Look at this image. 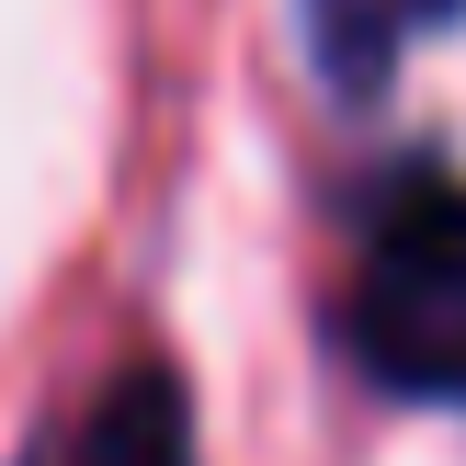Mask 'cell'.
Masks as SVG:
<instances>
[{
    "label": "cell",
    "instance_id": "cell-1",
    "mask_svg": "<svg viewBox=\"0 0 466 466\" xmlns=\"http://www.w3.org/2000/svg\"><path fill=\"white\" fill-rule=\"evenodd\" d=\"M353 364L410 399H466V182H399L364 228L353 296H341Z\"/></svg>",
    "mask_w": 466,
    "mask_h": 466
},
{
    "label": "cell",
    "instance_id": "cell-2",
    "mask_svg": "<svg viewBox=\"0 0 466 466\" xmlns=\"http://www.w3.org/2000/svg\"><path fill=\"white\" fill-rule=\"evenodd\" d=\"M68 466H194V410L171 364H126L68 432Z\"/></svg>",
    "mask_w": 466,
    "mask_h": 466
},
{
    "label": "cell",
    "instance_id": "cell-3",
    "mask_svg": "<svg viewBox=\"0 0 466 466\" xmlns=\"http://www.w3.org/2000/svg\"><path fill=\"white\" fill-rule=\"evenodd\" d=\"M308 12H319V57L364 91V80H387V57H399L421 23H444L455 0H308Z\"/></svg>",
    "mask_w": 466,
    "mask_h": 466
}]
</instances>
